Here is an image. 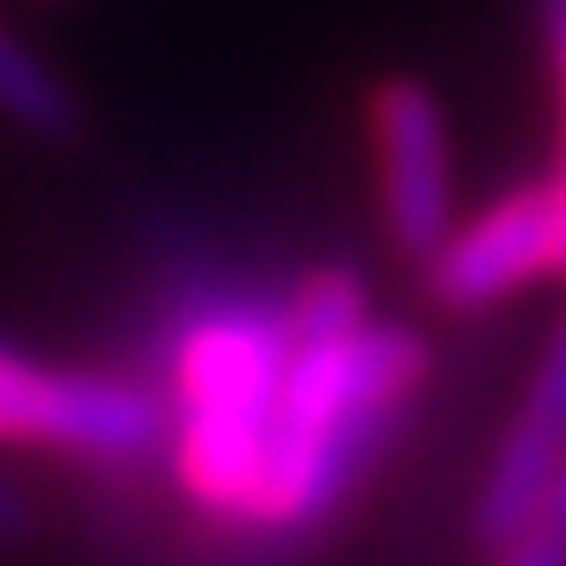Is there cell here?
I'll return each instance as SVG.
<instances>
[{
	"label": "cell",
	"instance_id": "obj_1",
	"mask_svg": "<svg viewBox=\"0 0 566 566\" xmlns=\"http://www.w3.org/2000/svg\"><path fill=\"white\" fill-rule=\"evenodd\" d=\"M290 308V303H283ZM296 327V322H290ZM428 378V346L416 327L359 322L334 334H303L283 371L277 416L264 434L259 523L264 535H308L365 479L390 428L403 422Z\"/></svg>",
	"mask_w": 566,
	"mask_h": 566
},
{
	"label": "cell",
	"instance_id": "obj_2",
	"mask_svg": "<svg viewBox=\"0 0 566 566\" xmlns=\"http://www.w3.org/2000/svg\"><path fill=\"white\" fill-rule=\"evenodd\" d=\"M296 353L283 303L202 296L170 340V460L189 504L227 528L259 523L264 434Z\"/></svg>",
	"mask_w": 566,
	"mask_h": 566
},
{
	"label": "cell",
	"instance_id": "obj_3",
	"mask_svg": "<svg viewBox=\"0 0 566 566\" xmlns=\"http://www.w3.org/2000/svg\"><path fill=\"white\" fill-rule=\"evenodd\" d=\"M170 441V397L120 371L44 365L0 340V447L126 465Z\"/></svg>",
	"mask_w": 566,
	"mask_h": 566
},
{
	"label": "cell",
	"instance_id": "obj_4",
	"mask_svg": "<svg viewBox=\"0 0 566 566\" xmlns=\"http://www.w3.org/2000/svg\"><path fill=\"white\" fill-rule=\"evenodd\" d=\"M371 145H378V208L403 259H428L453 233V164L447 120L422 82H385L371 95Z\"/></svg>",
	"mask_w": 566,
	"mask_h": 566
},
{
	"label": "cell",
	"instance_id": "obj_5",
	"mask_svg": "<svg viewBox=\"0 0 566 566\" xmlns=\"http://www.w3.org/2000/svg\"><path fill=\"white\" fill-rule=\"evenodd\" d=\"M428 290L441 308H491L516 296L528 277L554 271V221H547L542 189H516L497 196L485 214H472L428 252Z\"/></svg>",
	"mask_w": 566,
	"mask_h": 566
},
{
	"label": "cell",
	"instance_id": "obj_6",
	"mask_svg": "<svg viewBox=\"0 0 566 566\" xmlns=\"http://www.w3.org/2000/svg\"><path fill=\"white\" fill-rule=\"evenodd\" d=\"M560 465H566V315L554 327V340H547L542 365H535V378H528L516 416H510L504 441L491 453L479 510H472V535L497 554L535 516V504L547 497Z\"/></svg>",
	"mask_w": 566,
	"mask_h": 566
},
{
	"label": "cell",
	"instance_id": "obj_7",
	"mask_svg": "<svg viewBox=\"0 0 566 566\" xmlns=\"http://www.w3.org/2000/svg\"><path fill=\"white\" fill-rule=\"evenodd\" d=\"M0 120H13L32 139H70L76 133V95L39 51L13 39V25L0 20Z\"/></svg>",
	"mask_w": 566,
	"mask_h": 566
},
{
	"label": "cell",
	"instance_id": "obj_8",
	"mask_svg": "<svg viewBox=\"0 0 566 566\" xmlns=\"http://www.w3.org/2000/svg\"><path fill=\"white\" fill-rule=\"evenodd\" d=\"M497 566H566V465L516 535L497 547Z\"/></svg>",
	"mask_w": 566,
	"mask_h": 566
},
{
	"label": "cell",
	"instance_id": "obj_9",
	"mask_svg": "<svg viewBox=\"0 0 566 566\" xmlns=\"http://www.w3.org/2000/svg\"><path fill=\"white\" fill-rule=\"evenodd\" d=\"M547 196V221H554V277H566V139H560V158H554V177L542 182Z\"/></svg>",
	"mask_w": 566,
	"mask_h": 566
},
{
	"label": "cell",
	"instance_id": "obj_10",
	"mask_svg": "<svg viewBox=\"0 0 566 566\" xmlns=\"http://www.w3.org/2000/svg\"><path fill=\"white\" fill-rule=\"evenodd\" d=\"M20 528H25V497H20V485L0 472V542H7V535H20Z\"/></svg>",
	"mask_w": 566,
	"mask_h": 566
},
{
	"label": "cell",
	"instance_id": "obj_11",
	"mask_svg": "<svg viewBox=\"0 0 566 566\" xmlns=\"http://www.w3.org/2000/svg\"><path fill=\"white\" fill-rule=\"evenodd\" d=\"M547 51H554V70H560V88H566V0H547Z\"/></svg>",
	"mask_w": 566,
	"mask_h": 566
}]
</instances>
